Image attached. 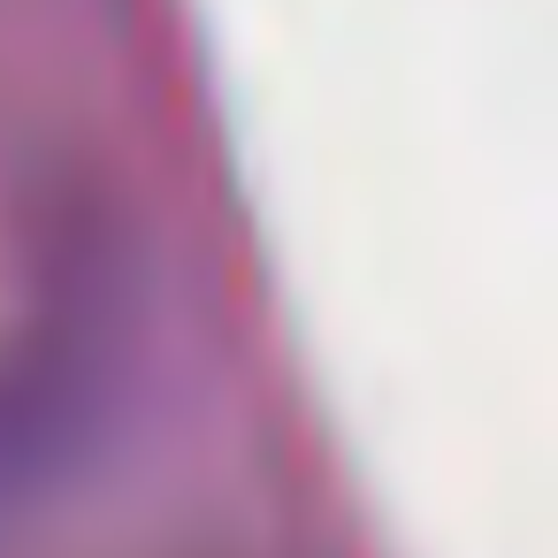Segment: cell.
<instances>
[{
    "instance_id": "1",
    "label": "cell",
    "mask_w": 558,
    "mask_h": 558,
    "mask_svg": "<svg viewBox=\"0 0 558 558\" xmlns=\"http://www.w3.org/2000/svg\"><path fill=\"white\" fill-rule=\"evenodd\" d=\"M116 428V360L77 322L0 329V527L62 497Z\"/></svg>"
}]
</instances>
